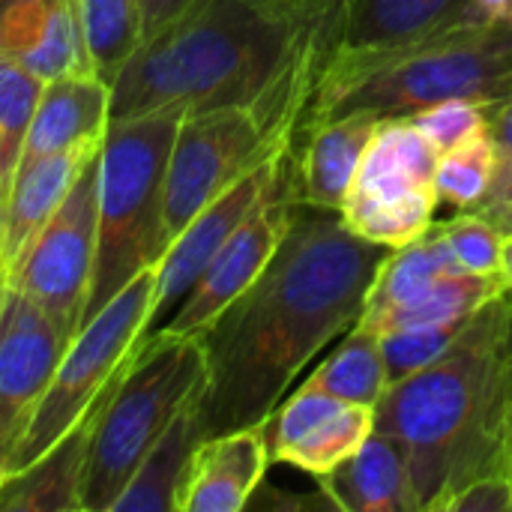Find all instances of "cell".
<instances>
[{
	"label": "cell",
	"instance_id": "9",
	"mask_svg": "<svg viewBox=\"0 0 512 512\" xmlns=\"http://www.w3.org/2000/svg\"><path fill=\"white\" fill-rule=\"evenodd\" d=\"M438 150L408 117L378 123L357 177L339 207L342 222L390 249H399L435 225Z\"/></svg>",
	"mask_w": 512,
	"mask_h": 512
},
{
	"label": "cell",
	"instance_id": "4",
	"mask_svg": "<svg viewBox=\"0 0 512 512\" xmlns=\"http://www.w3.org/2000/svg\"><path fill=\"white\" fill-rule=\"evenodd\" d=\"M512 93V21H477L429 39L321 63L300 126L348 114L411 117L447 99L480 105Z\"/></svg>",
	"mask_w": 512,
	"mask_h": 512
},
{
	"label": "cell",
	"instance_id": "16",
	"mask_svg": "<svg viewBox=\"0 0 512 512\" xmlns=\"http://www.w3.org/2000/svg\"><path fill=\"white\" fill-rule=\"evenodd\" d=\"M0 54L42 81L96 75L81 0H0Z\"/></svg>",
	"mask_w": 512,
	"mask_h": 512
},
{
	"label": "cell",
	"instance_id": "19",
	"mask_svg": "<svg viewBox=\"0 0 512 512\" xmlns=\"http://www.w3.org/2000/svg\"><path fill=\"white\" fill-rule=\"evenodd\" d=\"M318 489L345 512H423L402 444L378 429L354 456L318 477Z\"/></svg>",
	"mask_w": 512,
	"mask_h": 512
},
{
	"label": "cell",
	"instance_id": "15",
	"mask_svg": "<svg viewBox=\"0 0 512 512\" xmlns=\"http://www.w3.org/2000/svg\"><path fill=\"white\" fill-rule=\"evenodd\" d=\"M477 21L489 18L474 0H336L324 33V60L402 48Z\"/></svg>",
	"mask_w": 512,
	"mask_h": 512
},
{
	"label": "cell",
	"instance_id": "10",
	"mask_svg": "<svg viewBox=\"0 0 512 512\" xmlns=\"http://www.w3.org/2000/svg\"><path fill=\"white\" fill-rule=\"evenodd\" d=\"M99 231V153L81 171L54 216L33 234L21 255L3 270V279L27 294L57 330L72 342L81 330Z\"/></svg>",
	"mask_w": 512,
	"mask_h": 512
},
{
	"label": "cell",
	"instance_id": "11",
	"mask_svg": "<svg viewBox=\"0 0 512 512\" xmlns=\"http://www.w3.org/2000/svg\"><path fill=\"white\" fill-rule=\"evenodd\" d=\"M297 171H294V150L288 165L282 168L276 186L264 195V201L246 216V222L225 240L207 270L198 276L192 291L183 297L177 312L159 333L177 336H201L222 309H228L267 267L273 252L279 249L294 207H297Z\"/></svg>",
	"mask_w": 512,
	"mask_h": 512
},
{
	"label": "cell",
	"instance_id": "39",
	"mask_svg": "<svg viewBox=\"0 0 512 512\" xmlns=\"http://www.w3.org/2000/svg\"><path fill=\"white\" fill-rule=\"evenodd\" d=\"M0 279H3V264H0Z\"/></svg>",
	"mask_w": 512,
	"mask_h": 512
},
{
	"label": "cell",
	"instance_id": "26",
	"mask_svg": "<svg viewBox=\"0 0 512 512\" xmlns=\"http://www.w3.org/2000/svg\"><path fill=\"white\" fill-rule=\"evenodd\" d=\"M81 24L96 78L114 84L141 45V0H81Z\"/></svg>",
	"mask_w": 512,
	"mask_h": 512
},
{
	"label": "cell",
	"instance_id": "13",
	"mask_svg": "<svg viewBox=\"0 0 512 512\" xmlns=\"http://www.w3.org/2000/svg\"><path fill=\"white\" fill-rule=\"evenodd\" d=\"M66 345L48 312L0 279V480Z\"/></svg>",
	"mask_w": 512,
	"mask_h": 512
},
{
	"label": "cell",
	"instance_id": "25",
	"mask_svg": "<svg viewBox=\"0 0 512 512\" xmlns=\"http://www.w3.org/2000/svg\"><path fill=\"white\" fill-rule=\"evenodd\" d=\"M309 390H321L351 405L375 408L387 393V366L381 351V333L354 327L342 336V345L303 381Z\"/></svg>",
	"mask_w": 512,
	"mask_h": 512
},
{
	"label": "cell",
	"instance_id": "32",
	"mask_svg": "<svg viewBox=\"0 0 512 512\" xmlns=\"http://www.w3.org/2000/svg\"><path fill=\"white\" fill-rule=\"evenodd\" d=\"M444 512H512V477H483L465 486Z\"/></svg>",
	"mask_w": 512,
	"mask_h": 512
},
{
	"label": "cell",
	"instance_id": "36",
	"mask_svg": "<svg viewBox=\"0 0 512 512\" xmlns=\"http://www.w3.org/2000/svg\"><path fill=\"white\" fill-rule=\"evenodd\" d=\"M474 6H477L480 15L489 18V21H495V18L512 21V0H474Z\"/></svg>",
	"mask_w": 512,
	"mask_h": 512
},
{
	"label": "cell",
	"instance_id": "29",
	"mask_svg": "<svg viewBox=\"0 0 512 512\" xmlns=\"http://www.w3.org/2000/svg\"><path fill=\"white\" fill-rule=\"evenodd\" d=\"M465 324H468V318L414 324V327H399V330L381 333L387 384H399V381L417 375L420 369H426L432 360H438Z\"/></svg>",
	"mask_w": 512,
	"mask_h": 512
},
{
	"label": "cell",
	"instance_id": "33",
	"mask_svg": "<svg viewBox=\"0 0 512 512\" xmlns=\"http://www.w3.org/2000/svg\"><path fill=\"white\" fill-rule=\"evenodd\" d=\"M480 216H486L492 225H498L504 234L512 231V159L510 162H498L495 180L489 195L483 198V204L474 210Z\"/></svg>",
	"mask_w": 512,
	"mask_h": 512
},
{
	"label": "cell",
	"instance_id": "34",
	"mask_svg": "<svg viewBox=\"0 0 512 512\" xmlns=\"http://www.w3.org/2000/svg\"><path fill=\"white\" fill-rule=\"evenodd\" d=\"M198 0H141V42L156 36Z\"/></svg>",
	"mask_w": 512,
	"mask_h": 512
},
{
	"label": "cell",
	"instance_id": "8",
	"mask_svg": "<svg viewBox=\"0 0 512 512\" xmlns=\"http://www.w3.org/2000/svg\"><path fill=\"white\" fill-rule=\"evenodd\" d=\"M303 108L306 102L234 105L183 117L165 171V249L213 198L294 141Z\"/></svg>",
	"mask_w": 512,
	"mask_h": 512
},
{
	"label": "cell",
	"instance_id": "6",
	"mask_svg": "<svg viewBox=\"0 0 512 512\" xmlns=\"http://www.w3.org/2000/svg\"><path fill=\"white\" fill-rule=\"evenodd\" d=\"M204 372L201 336L153 333L138 345L93 417L81 480L84 512H111L147 450L204 384Z\"/></svg>",
	"mask_w": 512,
	"mask_h": 512
},
{
	"label": "cell",
	"instance_id": "22",
	"mask_svg": "<svg viewBox=\"0 0 512 512\" xmlns=\"http://www.w3.org/2000/svg\"><path fill=\"white\" fill-rule=\"evenodd\" d=\"M99 405L51 450H45L27 468H18L0 480V512H84L81 480Z\"/></svg>",
	"mask_w": 512,
	"mask_h": 512
},
{
	"label": "cell",
	"instance_id": "17",
	"mask_svg": "<svg viewBox=\"0 0 512 512\" xmlns=\"http://www.w3.org/2000/svg\"><path fill=\"white\" fill-rule=\"evenodd\" d=\"M270 465L267 423L204 438L177 492V512H243Z\"/></svg>",
	"mask_w": 512,
	"mask_h": 512
},
{
	"label": "cell",
	"instance_id": "1",
	"mask_svg": "<svg viewBox=\"0 0 512 512\" xmlns=\"http://www.w3.org/2000/svg\"><path fill=\"white\" fill-rule=\"evenodd\" d=\"M390 252L354 234L339 210L297 201L261 276L201 333V438L267 423L300 372L357 327Z\"/></svg>",
	"mask_w": 512,
	"mask_h": 512
},
{
	"label": "cell",
	"instance_id": "21",
	"mask_svg": "<svg viewBox=\"0 0 512 512\" xmlns=\"http://www.w3.org/2000/svg\"><path fill=\"white\" fill-rule=\"evenodd\" d=\"M99 144H84L72 150H60L24 165L9 189V198L0 213V264L3 270L21 255V249L33 240V234L54 216L63 204L81 171L96 159Z\"/></svg>",
	"mask_w": 512,
	"mask_h": 512
},
{
	"label": "cell",
	"instance_id": "14",
	"mask_svg": "<svg viewBox=\"0 0 512 512\" xmlns=\"http://www.w3.org/2000/svg\"><path fill=\"white\" fill-rule=\"evenodd\" d=\"M372 432L375 408L351 405L303 384L267 420L270 459L315 480L354 456Z\"/></svg>",
	"mask_w": 512,
	"mask_h": 512
},
{
	"label": "cell",
	"instance_id": "28",
	"mask_svg": "<svg viewBox=\"0 0 512 512\" xmlns=\"http://www.w3.org/2000/svg\"><path fill=\"white\" fill-rule=\"evenodd\" d=\"M495 171H498V150L486 129L477 138L438 156L435 165L438 201L456 210H477L492 189Z\"/></svg>",
	"mask_w": 512,
	"mask_h": 512
},
{
	"label": "cell",
	"instance_id": "7",
	"mask_svg": "<svg viewBox=\"0 0 512 512\" xmlns=\"http://www.w3.org/2000/svg\"><path fill=\"white\" fill-rule=\"evenodd\" d=\"M156 291V267L132 276L66 345L12 459L9 471L27 468L75 429L117 384L126 363L147 336Z\"/></svg>",
	"mask_w": 512,
	"mask_h": 512
},
{
	"label": "cell",
	"instance_id": "18",
	"mask_svg": "<svg viewBox=\"0 0 512 512\" xmlns=\"http://www.w3.org/2000/svg\"><path fill=\"white\" fill-rule=\"evenodd\" d=\"M111 123V84L96 75H63L42 84L18 171L42 156L99 144Z\"/></svg>",
	"mask_w": 512,
	"mask_h": 512
},
{
	"label": "cell",
	"instance_id": "24",
	"mask_svg": "<svg viewBox=\"0 0 512 512\" xmlns=\"http://www.w3.org/2000/svg\"><path fill=\"white\" fill-rule=\"evenodd\" d=\"M453 270H462V267L456 264V258L441 234V225L435 222L426 234H420L417 240L390 252V258L384 261V267L378 270V276L369 288L366 309L357 324H369L390 309L420 300Z\"/></svg>",
	"mask_w": 512,
	"mask_h": 512
},
{
	"label": "cell",
	"instance_id": "12",
	"mask_svg": "<svg viewBox=\"0 0 512 512\" xmlns=\"http://www.w3.org/2000/svg\"><path fill=\"white\" fill-rule=\"evenodd\" d=\"M294 150L291 144L276 147L270 156H264L255 168H249L237 183H231L219 198H213L165 249V255L156 264V291L147 321V336L159 333L168 318L177 312L183 297L192 291L198 276L207 270V264L216 258V252L225 246V240L246 222V216L264 201V195L276 186L282 168L288 165ZM144 336V339H147Z\"/></svg>",
	"mask_w": 512,
	"mask_h": 512
},
{
	"label": "cell",
	"instance_id": "35",
	"mask_svg": "<svg viewBox=\"0 0 512 512\" xmlns=\"http://www.w3.org/2000/svg\"><path fill=\"white\" fill-rule=\"evenodd\" d=\"M489 138L498 150V162L512 159V93L489 108Z\"/></svg>",
	"mask_w": 512,
	"mask_h": 512
},
{
	"label": "cell",
	"instance_id": "2",
	"mask_svg": "<svg viewBox=\"0 0 512 512\" xmlns=\"http://www.w3.org/2000/svg\"><path fill=\"white\" fill-rule=\"evenodd\" d=\"M327 21L294 0H198L135 48L111 84V120L309 102Z\"/></svg>",
	"mask_w": 512,
	"mask_h": 512
},
{
	"label": "cell",
	"instance_id": "31",
	"mask_svg": "<svg viewBox=\"0 0 512 512\" xmlns=\"http://www.w3.org/2000/svg\"><path fill=\"white\" fill-rule=\"evenodd\" d=\"M489 108L492 105H480L471 99H447V102H438L432 108L411 114L408 120L426 135V141L441 156V153L477 138L480 132H486L489 129Z\"/></svg>",
	"mask_w": 512,
	"mask_h": 512
},
{
	"label": "cell",
	"instance_id": "38",
	"mask_svg": "<svg viewBox=\"0 0 512 512\" xmlns=\"http://www.w3.org/2000/svg\"><path fill=\"white\" fill-rule=\"evenodd\" d=\"M294 3H300L306 9H315V12H333V6H336V0H294Z\"/></svg>",
	"mask_w": 512,
	"mask_h": 512
},
{
	"label": "cell",
	"instance_id": "30",
	"mask_svg": "<svg viewBox=\"0 0 512 512\" xmlns=\"http://www.w3.org/2000/svg\"><path fill=\"white\" fill-rule=\"evenodd\" d=\"M456 264L474 276L501 279L504 231L474 210H459L453 219L438 222Z\"/></svg>",
	"mask_w": 512,
	"mask_h": 512
},
{
	"label": "cell",
	"instance_id": "20",
	"mask_svg": "<svg viewBox=\"0 0 512 512\" xmlns=\"http://www.w3.org/2000/svg\"><path fill=\"white\" fill-rule=\"evenodd\" d=\"M378 123L381 120L372 114H348L318 126L297 129L294 138H303L300 150L294 144L300 201L321 210H339Z\"/></svg>",
	"mask_w": 512,
	"mask_h": 512
},
{
	"label": "cell",
	"instance_id": "27",
	"mask_svg": "<svg viewBox=\"0 0 512 512\" xmlns=\"http://www.w3.org/2000/svg\"><path fill=\"white\" fill-rule=\"evenodd\" d=\"M42 78L0 54V213L18 174L21 150L42 93Z\"/></svg>",
	"mask_w": 512,
	"mask_h": 512
},
{
	"label": "cell",
	"instance_id": "3",
	"mask_svg": "<svg viewBox=\"0 0 512 512\" xmlns=\"http://www.w3.org/2000/svg\"><path fill=\"white\" fill-rule=\"evenodd\" d=\"M375 429L402 444L423 512H444L474 480L512 477V297L483 303L438 360L390 384Z\"/></svg>",
	"mask_w": 512,
	"mask_h": 512
},
{
	"label": "cell",
	"instance_id": "37",
	"mask_svg": "<svg viewBox=\"0 0 512 512\" xmlns=\"http://www.w3.org/2000/svg\"><path fill=\"white\" fill-rule=\"evenodd\" d=\"M501 288L512 297V231L504 234V252H501Z\"/></svg>",
	"mask_w": 512,
	"mask_h": 512
},
{
	"label": "cell",
	"instance_id": "5",
	"mask_svg": "<svg viewBox=\"0 0 512 512\" xmlns=\"http://www.w3.org/2000/svg\"><path fill=\"white\" fill-rule=\"evenodd\" d=\"M186 108H159L111 120L99 147V231L93 282L84 309L90 321L132 276L165 255V171ZM81 321V324H84Z\"/></svg>",
	"mask_w": 512,
	"mask_h": 512
},
{
	"label": "cell",
	"instance_id": "23",
	"mask_svg": "<svg viewBox=\"0 0 512 512\" xmlns=\"http://www.w3.org/2000/svg\"><path fill=\"white\" fill-rule=\"evenodd\" d=\"M201 387L177 411L162 438L147 450V456L129 477L126 489L111 504V512H177V492L183 486L195 447L204 441L198 420Z\"/></svg>",
	"mask_w": 512,
	"mask_h": 512
}]
</instances>
